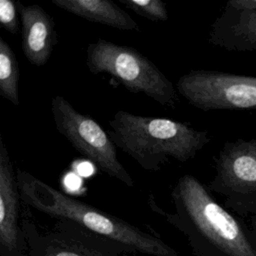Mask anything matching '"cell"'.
<instances>
[{"mask_svg": "<svg viewBox=\"0 0 256 256\" xmlns=\"http://www.w3.org/2000/svg\"><path fill=\"white\" fill-rule=\"evenodd\" d=\"M175 211L150 205L181 232L193 256H256V248L241 223L211 195L195 176L182 175L171 191Z\"/></svg>", "mask_w": 256, "mask_h": 256, "instance_id": "obj_1", "label": "cell"}, {"mask_svg": "<svg viewBox=\"0 0 256 256\" xmlns=\"http://www.w3.org/2000/svg\"><path fill=\"white\" fill-rule=\"evenodd\" d=\"M16 179L22 202L55 221L73 224L108 241L125 254L178 256V252L160 237L71 197L25 170L17 168Z\"/></svg>", "mask_w": 256, "mask_h": 256, "instance_id": "obj_2", "label": "cell"}, {"mask_svg": "<svg viewBox=\"0 0 256 256\" xmlns=\"http://www.w3.org/2000/svg\"><path fill=\"white\" fill-rule=\"evenodd\" d=\"M108 125L107 133L115 146L148 171L160 170L171 159L188 162L210 142L206 130L169 118L141 116L124 110L117 111Z\"/></svg>", "mask_w": 256, "mask_h": 256, "instance_id": "obj_3", "label": "cell"}, {"mask_svg": "<svg viewBox=\"0 0 256 256\" xmlns=\"http://www.w3.org/2000/svg\"><path fill=\"white\" fill-rule=\"evenodd\" d=\"M91 74L105 73L132 93H143L165 107H175L177 89L165 74L137 49L99 38L86 48Z\"/></svg>", "mask_w": 256, "mask_h": 256, "instance_id": "obj_4", "label": "cell"}, {"mask_svg": "<svg viewBox=\"0 0 256 256\" xmlns=\"http://www.w3.org/2000/svg\"><path fill=\"white\" fill-rule=\"evenodd\" d=\"M51 113L57 131L77 152L107 176L134 186L133 178L117 157L115 144L95 119L76 110L61 95L52 97Z\"/></svg>", "mask_w": 256, "mask_h": 256, "instance_id": "obj_5", "label": "cell"}, {"mask_svg": "<svg viewBox=\"0 0 256 256\" xmlns=\"http://www.w3.org/2000/svg\"><path fill=\"white\" fill-rule=\"evenodd\" d=\"M215 175L206 185L227 209L256 216V139L226 142L215 157Z\"/></svg>", "mask_w": 256, "mask_h": 256, "instance_id": "obj_6", "label": "cell"}, {"mask_svg": "<svg viewBox=\"0 0 256 256\" xmlns=\"http://www.w3.org/2000/svg\"><path fill=\"white\" fill-rule=\"evenodd\" d=\"M178 93L194 108L256 110V77L213 70H190L176 83Z\"/></svg>", "mask_w": 256, "mask_h": 256, "instance_id": "obj_7", "label": "cell"}, {"mask_svg": "<svg viewBox=\"0 0 256 256\" xmlns=\"http://www.w3.org/2000/svg\"><path fill=\"white\" fill-rule=\"evenodd\" d=\"M28 256H128L108 241L73 224L55 221L49 230H41L30 218H23Z\"/></svg>", "mask_w": 256, "mask_h": 256, "instance_id": "obj_8", "label": "cell"}, {"mask_svg": "<svg viewBox=\"0 0 256 256\" xmlns=\"http://www.w3.org/2000/svg\"><path fill=\"white\" fill-rule=\"evenodd\" d=\"M21 202L9 150L0 134V256H28Z\"/></svg>", "mask_w": 256, "mask_h": 256, "instance_id": "obj_9", "label": "cell"}, {"mask_svg": "<svg viewBox=\"0 0 256 256\" xmlns=\"http://www.w3.org/2000/svg\"><path fill=\"white\" fill-rule=\"evenodd\" d=\"M21 21V48L30 64L41 67L48 63L58 43L56 25L51 17L37 4L23 5L16 2Z\"/></svg>", "mask_w": 256, "mask_h": 256, "instance_id": "obj_10", "label": "cell"}, {"mask_svg": "<svg viewBox=\"0 0 256 256\" xmlns=\"http://www.w3.org/2000/svg\"><path fill=\"white\" fill-rule=\"evenodd\" d=\"M208 42L228 51H256V10H237L225 4L211 24Z\"/></svg>", "mask_w": 256, "mask_h": 256, "instance_id": "obj_11", "label": "cell"}, {"mask_svg": "<svg viewBox=\"0 0 256 256\" xmlns=\"http://www.w3.org/2000/svg\"><path fill=\"white\" fill-rule=\"evenodd\" d=\"M52 4L85 20L123 31L141 29L139 24L117 4L109 0H51Z\"/></svg>", "mask_w": 256, "mask_h": 256, "instance_id": "obj_12", "label": "cell"}, {"mask_svg": "<svg viewBox=\"0 0 256 256\" xmlns=\"http://www.w3.org/2000/svg\"><path fill=\"white\" fill-rule=\"evenodd\" d=\"M19 64L12 48L0 37V93L15 106H19Z\"/></svg>", "mask_w": 256, "mask_h": 256, "instance_id": "obj_13", "label": "cell"}, {"mask_svg": "<svg viewBox=\"0 0 256 256\" xmlns=\"http://www.w3.org/2000/svg\"><path fill=\"white\" fill-rule=\"evenodd\" d=\"M126 8L137 15L151 21H167L169 19L166 4L161 0H119Z\"/></svg>", "mask_w": 256, "mask_h": 256, "instance_id": "obj_14", "label": "cell"}, {"mask_svg": "<svg viewBox=\"0 0 256 256\" xmlns=\"http://www.w3.org/2000/svg\"><path fill=\"white\" fill-rule=\"evenodd\" d=\"M0 23L1 26L11 34L21 32V21L16 2L12 0H0Z\"/></svg>", "mask_w": 256, "mask_h": 256, "instance_id": "obj_15", "label": "cell"}, {"mask_svg": "<svg viewBox=\"0 0 256 256\" xmlns=\"http://www.w3.org/2000/svg\"><path fill=\"white\" fill-rule=\"evenodd\" d=\"M226 5L237 10H256V0H229Z\"/></svg>", "mask_w": 256, "mask_h": 256, "instance_id": "obj_16", "label": "cell"}, {"mask_svg": "<svg viewBox=\"0 0 256 256\" xmlns=\"http://www.w3.org/2000/svg\"><path fill=\"white\" fill-rule=\"evenodd\" d=\"M253 225H254V229H255V233H256V216H253Z\"/></svg>", "mask_w": 256, "mask_h": 256, "instance_id": "obj_17", "label": "cell"}]
</instances>
